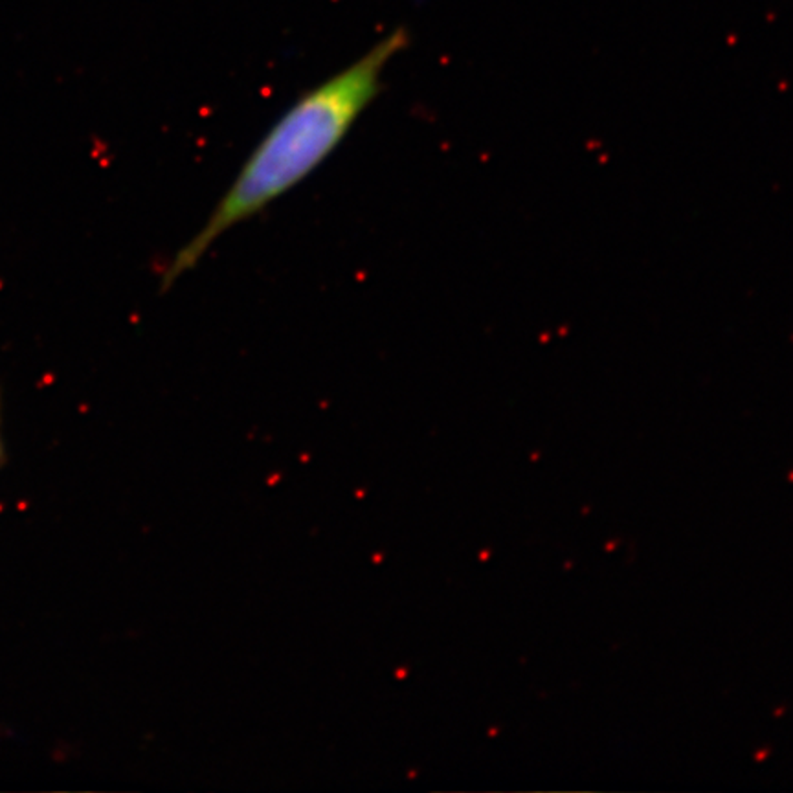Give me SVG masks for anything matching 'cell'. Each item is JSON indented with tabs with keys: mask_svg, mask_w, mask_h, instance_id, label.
Segmentation results:
<instances>
[{
	"mask_svg": "<svg viewBox=\"0 0 793 793\" xmlns=\"http://www.w3.org/2000/svg\"><path fill=\"white\" fill-rule=\"evenodd\" d=\"M408 44V32L395 28L345 69L305 90L274 121L204 224L169 261L162 288L194 270L231 228L254 219L307 180L379 98L390 63Z\"/></svg>",
	"mask_w": 793,
	"mask_h": 793,
	"instance_id": "1",
	"label": "cell"
},
{
	"mask_svg": "<svg viewBox=\"0 0 793 793\" xmlns=\"http://www.w3.org/2000/svg\"><path fill=\"white\" fill-rule=\"evenodd\" d=\"M0 459H3V443H0Z\"/></svg>",
	"mask_w": 793,
	"mask_h": 793,
	"instance_id": "2",
	"label": "cell"
}]
</instances>
